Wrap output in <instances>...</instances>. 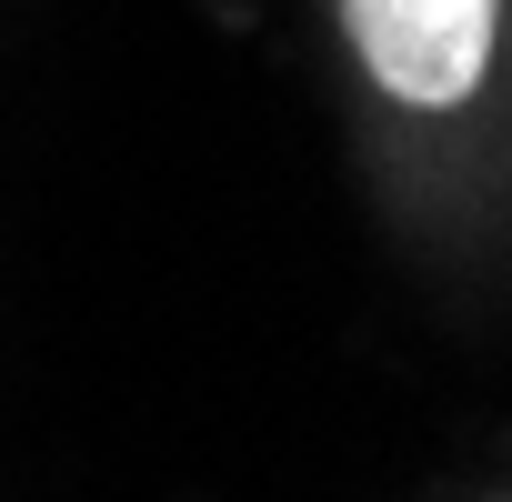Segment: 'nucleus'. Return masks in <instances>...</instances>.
Instances as JSON below:
<instances>
[{
	"mask_svg": "<svg viewBox=\"0 0 512 502\" xmlns=\"http://www.w3.org/2000/svg\"><path fill=\"white\" fill-rule=\"evenodd\" d=\"M342 21H352L362 71L412 111L472 101L492 61V0H342Z\"/></svg>",
	"mask_w": 512,
	"mask_h": 502,
	"instance_id": "f257e3e1",
	"label": "nucleus"
}]
</instances>
